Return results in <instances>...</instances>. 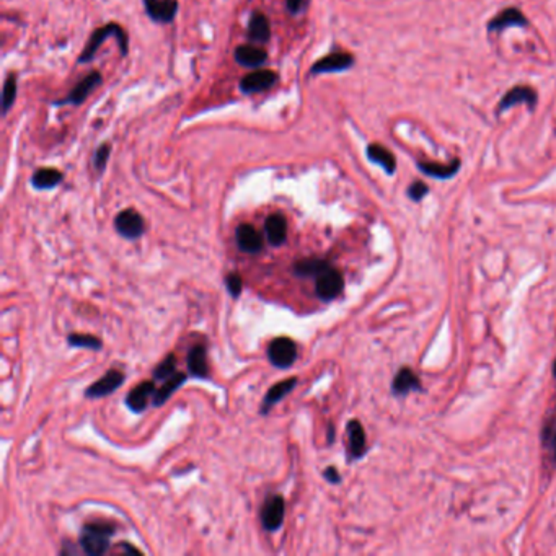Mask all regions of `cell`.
I'll use <instances>...</instances> for the list:
<instances>
[{"label":"cell","mask_w":556,"mask_h":556,"mask_svg":"<svg viewBox=\"0 0 556 556\" xmlns=\"http://www.w3.org/2000/svg\"><path fill=\"white\" fill-rule=\"evenodd\" d=\"M344 279L343 275L333 268H328L327 271H323L322 275L316 277L315 282V292L318 295V299L325 302H330L343 292Z\"/></svg>","instance_id":"5"},{"label":"cell","mask_w":556,"mask_h":556,"mask_svg":"<svg viewBox=\"0 0 556 556\" xmlns=\"http://www.w3.org/2000/svg\"><path fill=\"white\" fill-rule=\"evenodd\" d=\"M144 7L150 20L157 23H171L178 12L176 0H144Z\"/></svg>","instance_id":"12"},{"label":"cell","mask_w":556,"mask_h":556,"mask_svg":"<svg viewBox=\"0 0 556 556\" xmlns=\"http://www.w3.org/2000/svg\"><path fill=\"white\" fill-rule=\"evenodd\" d=\"M536 102H539V97H536V92L534 88L525 87V85H517V87L511 88L509 92L502 97L500 105H497V109H500V113L507 111V109L516 107V105L519 103H524L527 105V108L535 109Z\"/></svg>","instance_id":"10"},{"label":"cell","mask_w":556,"mask_h":556,"mask_svg":"<svg viewBox=\"0 0 556 556\" xmlns=\"http://www.w3.org/2000/svg\"><path fill=\"white\" fill-rule=\"evenodd\" d=\"M367 158L373 164H377L378 167H382L383 170L387 171L388 175H393L396 170V160H395V155L385 148L380 144H371V146L367 147Z\"/></svg>","instance_id":"22"},{"label":"cell","mask_w":556,"mask_h":556,"mask_svg":"<svg viewBox=\"0 0 556 556\" xmlns=\"http://www.w3.org/2000/svg\"><path fill=\"white\" fill-rule=\"evenodd\" d=\"M206 348L194 346L188 354V371L198 378L208 377V361H206Z\"/></svg>","instance_id":"26"},{"label":"cell","mask_w":556,"mask_h":556,"mask_svg":"<svg viewBox=\"0 0 556 556\" xmlns=\"http://www.w3.org/2000/svg\"><path fill=\"white\" fill-rule=\"evenodd\" d=\"M348 445H349V458L357 460L366 454V433L359 421H349L348 423Z\"/></svg>","instance_id":"19"},{"label":"cell","mask_w":556,"mask_h":556,"mask_svg":"<svg viewBox=\"0 0 556 556\" xmlns=\"http://www.w3.org/2000/svg\"><path fill=\"white\" fill-rule=\"evenodd\" d=\"M225 286L232 297H238L242 292V277L238 272H230V275L225 277Z\"/></svg>","instance_id":"33"},{"label":"cell","mask_w":556,"mask_h":556,"mask_svg":"<svg viewBox=\"0 0 556 556\" xmlns=\"http://www.w3.org/2000/svg\"><path fill=\"white\" fill-rule=\"evenodd\" d=\"M17 100V75L10 74L3 82V90H2V108L3 114H7L10 111V108L13 107Z\"/></svg>","instance_id":"29"},{"label":"cell","mask_w":556,"mask_h":556,"mask_svg":"<svg viewBox=\"0 0 556 556\" xmlns=\"http://www.w3.org/2000/svg\"><path fill=\"white\" fill-rule=\"evenodd\" d=\"M265 232L272 247H281L287 238V222L281 214H272L266 219Z\"/></svg>","instance_id":"21"},{"label":"cell","mask_w":556,"mask_h":556,"mask_svg":"<svg viewBox=\"0 0 556 556\" xmlns=\"http://www.w3.org/2000/svg\"><path fill=\"white\" fill-rule=\"evenodd\" d=\"M330 266L328 261L322 260V258H307V260H300L294 265V272L300 277H318L323 271H327Z\"/></svg>","instance_id":"24"},{"label":"cell","mask_w":556,"mask_h":556,"mask_svg":"<svg viewBox=\"0 0 556 556\" xmlns=\"http://www.w3.org/2000/svg\"><path fill=\"white\" fill-rule=\"evenodd\" d=\"M309 3V0H286V8L289 10L291 15H297L300 13Z\"/></svg>","instance_id":"35"},{"label":"cell","mask_w":556,"mask_h":556,"mask_svg":"<svg viewBox=\"0 0 556 556\" xmlns=\"http://www.w3.org/2000/svg\"><path fill=\"white\" fill-rule=\"evenodd\" d=\"M541 442H543V447L546 450H550V454L553 455V460L556 462V423H548L543 426Z\"/></svg>","instance_id":"31"},{"label":"cell","mask_w":556,"mask_h":556,"mask_svg":"<svg viewBox=\"0 0 556 556\" xmlns=\"http://www.w3.org/2000/svg\"><path fill=\"white\" fill-rule=\"evenodd\" d=\"M279 75L276 74L275 70L270 69H261L255 70L247 74L245 77H242L240 80V90L245 95H253V93H260L265 92V90H270L271 87H275Z\"/></svg>","instance_id":"6"},{"label":"cell","mask_w":556,"mask_h":556,"mask_svg":"<svg viewBox=\"0 0 556 556\" xmlns=\"http://www.w3.org/2000/svg\"><path fill=\"white\" fill-rule=\"evenodd\" d=\"M248 41L252 45H266L271 38V25L270 20H268L265 13L261 12H253L250 17V22H248V30H247Z\"/></svg>","instance_id":"14"},{"label":"cell","mask_w":556,"mask_h":556,"mask_svg":"<svg viewBox=\"0 0 556 556\" xmlns=\"http://www.w3.org/2000/svg\"><path fill=\"white\" fill-rule=\"evenodd\" d=\"M102 80L103 79L100 72H92V74L84 77V79L72 88V92L67 95L64 100H59V102H56L54 105L56 107H62V105H75V107H80V105L88 98V95L102 84Z\"/></svg>","instance_id":"7"},{"label":"cell","mask_w":556,"mask_h":556,"mask_svg":"<svg viewBox=\"0 0 556 556\" xmlns=\"http://www.w3.org/2000/svg\"><path fill=\"white\" fill-rule=\"evenodd\" d=\"M64 180V175L56 169H40L31 176V185L36 190H52L56 188L61 181Z\"/></svg>","instance_id":"25"},{"label":"cell","mask_w":556,"mask_h":556,"mask_svg":"<svg viewBox=\"0 0 556 556\" xmlns=\"http://www.w3.org/2000/svg\"><path fill=\"white\" fill-rule=\"evenodd\" d=\"M297 383V378H287V380H282L279 383H276V385H272L270 390H268L265 400H263V406H261V413L263 415H268L270 413V410L272 406L279 403V401L284 399L287 393H291L294 390Z\"/></svg>","instance_id":"20"},{"label":"cell","mask_w":556,"mask_h":556,"mask_svg":"<svg viewBox=\"0 0 556 556\" xmlns=\"http://www.w3.org/2000/svg\"><path fill=\"white\" fill-rule=\"evenodd\" d=\"M428 193H429L428 185H424L423 181H415V183L411 185L410 188H408V196H410V199L416 201V203H419V201L423 199L424 196L428 194Z\"/></svg>","instance_id":"34"},{"label":"cell","mask_w":556,"mask_h":556,"mask_svg":"<svg viewBox=\"0 0 556 556\" xmlns=\"http://www.w3.org/2000/svg\"><path fill=\"white\" fill-rule=\"evenodd\" d=\"M114 229L128 240H137L139 237H142L146 225H144L142 215L137 210L124 209L114 217Z\"/></svg>","instance_id":"3"},{"label":"cell","mask_w":556,"mask_h":556,"mask_svg":"<svg viewBox=\"0 0 556 556\" xmlns=\"http://www.w3.org/2000/svg\"><path fill=\"white\" fill-rule=\"evenodd\" d=\"M235 61L247 69H256L268 61V52L258 45H243L238 46L233 52Z\"/></svg>","instance_id":"15"},{"label":"cell","mask_w":556,"mask_h":556,"mask_svg":"<svg viewBox=\"0 0 556 556\" xmlns=\"http://www.w3.org/2000/svg\"><path fill=\"white\" fill-rule=\"evenodd\" d=\"M235 238H237V247L242 252L250 253H260L263 250V238L258 230L250 224H240L235 232Z\"/></svg>","instance_id":"13"},{"label":"cell","mask_w":556,"mask_h":556,"mask_svg":"<svg viewBox=\"0 0 556 556\" xmlns=\"http://www.w3.org/2000/svg\"><path fill=\"white\" fill-rule=\"evenodd\" d=\"M67 343L72 348H85V349H93V351H100L103 346L102 339L93 337V334H79V333H72L67 338Z\"/></svg>","instance_id":"28"},{"label":"cell","mask_w":556,"mask_h":556,"mask_svg":"<svg viewBox=\"0 0 556 556\" xmlns=\"http://www.w3.org/2000/svg\"><path fill=\"white\" fill-rule=\"evenodd\" d=\"M284 512H286V506L282 496H271L261 509L263 527L270 532L279 529L282 522H284Z\"/></svg>","instance_id":"11"},{"label":"cell","mask_w":556,"mask_h":556,"mask_svg":"<svg viewBox=\"0 0 556 556\" xmlns=\"http://www.w3.org/2000/svg\"><path fill=\"white\" fill-rule=\"evenodd\" d=\"M323 477H325V480L330 481V483H333V485H338V483L341 481V477H339L338 470L334 468V467H328L327 470H325Z\"/></svg>","instance_id":"36"},{"label":"cell","mask_w":556,"mask_h":556,"mask_svg":"<svg viewBox=\"0 0 556 556\" xmlns=\"http://www.w3.org/2000/svg\"><path fill=\"white\" fill-rule=\"evenodd\" d=\"M553 376L556 377V361H555V364H553Z\"/></svg>","instance_id":"37"},{"label":"cell","mask_w":556,"mask_h":556,"mask_svg":"<svg viewBox=\"0 0 556 556\" xmlns=\"http://www.w3.org/2000/svg\"><path fill=\"white\" fill-rule=\"evenodd\" d=\"M421 382L416 373L408 367L400 369L392 382V392L396 396H405L411 392H421Z\"/></svg>","instance_id":"16"},{"label":"cell","mask_w":556,"mask_h":556,"mask_svg":"<svg viewBox=\"0 0 556 556\" xmlns=\"http://www.w3.org/2000/svg\"><path fill=\"white\" fill-rule=\"evenodd\" d=\"M114 534V527L107 522H93L84 527L80 535V546L90 556L105 555L109 550V539Z\"/></svg>","instance_id":"1"},{"label":"cell","mask_w":556,"mask_h":556,"mask_svg":"<svg viewBox=\"0 0 556 556\" xmlns=\"http://www.w3.org/2000/svg\"><path fill=\"white\" fill-rule=\"evenodd\" d=\"M529 25V20L524 17L519 8H506L501 13L493 18V20L488 23V31H502L509 26H527Z\"/></svg>","instance_id":"18"},{"label":"cell","mask_w":556,"mask_h":556,"mask_svg":"<svg viewBox=\"0 0 556 556\" xmlns=\"http://www.w3.org/2000/svg\"><path fill=\"white\" fill-rule=\"evenodd\" d=\"M354 65V57L349 52H332L322 57L311 65V74H332V72H343L351 69Z\"/></svg>","instance_id":"8"},{"label":"cell","mask_w":556,"mask_h":556,"mask_svg":"<svg viewBox=\"0 0 556 556\" xmlns=\"http://www.w3.org/2000/svg\"><path fill=\"white\" fill-rule=\"evenodd\" d=\"M176 373V357L173 354L167 356L164 361H162L153 371V378L155 380H169L171 376Z\"/></svg>","instance_id":"30"},{"label":"cell","mask_w":556,"mask_h":556,"mask_svg":"<svg viewBox=\"0 0 556 556\" xmlns=\"http://www.w3.org/2000/svg\"><path fill=\"white\" fill-rule=\"evenodd\" d=\"M155 395V383L153 382H142L128 393L126 405L134 413H142L147 408L150 396Z\"/></svg>","instance_id":"17"},{"label":"cell","mask_w":556,"mask_h":556,"mask_svg":"<svg viewBox=\"0 0 556 556\" xmlns=\"http://www.w3.org/2000/svg\"><path fill=\"white\" fill-rule=\"evenodd\" d=\"M124 383V373L119 371H108L105 376L92 383L87 390H85V396L87 399H103V396L111 395L113 392H116L119 387Z\"/></svg>","instance_id":"9"},{"label":"cell","mask_w":556,"mask_h":556,"mask_svg":"<svg viewBox=\"0 0 556 556\" xmlns=\"http://www.w3.org/2000/svg\"><path fill=\"white\" fill-rule=\"evenodd\" d=\"M418 169L423 171L424 175L433 176V178L449 180L458 171L460 160H454L452 164H449V165L433 164V162H418Z\"/></svg>","instance_id":"23"},{"label":"cell","mask_w":556,"mask_h":556,"mask_svg":"<svg viewBox=\"0 0 556 556\" xmlns=\"http://www.w3.org/2000/svg\"><path fill=\"white\" fill-rule=\"evenodd\" d=\"M268 357H270L272 366L277 369L291 367L297 359L295 343L284 337L276 338L275 341H271L270 348H268Z\"/></svg>","instance_id":"4"},{"label":"cell","mask_w":556,"mask_h":556,"mask_svg":"<svg viewBox=\"0 0 556 556\" xmlns=\"http://www.w3.org/2000/svg\"><path fill=\"white\" fill-rule=\"evenodd\" d=\"M186 382V376L185 373H178L176 372L175 376H171L169 380L165 382L164 387H160L158 390L155 392V395H153V405L155 406H162L165 403L167 400H170V396L173 395V393L178 390V388L183 385Z\"/></svg>","instance_id":"27"},{"label":"cell","mask_w":556,"mask_h":556,"mask_svg":"<svg viewBox=\"0 0 556 556\" xmlns=\"http://www.w3.org/2000/svg\"><path fill=\"white\" fill-rule=\"evenodd\" d=\"M109 36H114L118 40V45H119V49H121V54L126 56L128 54V49H129V43H128V36L124 30L116 23H108V25L105 26H100L97 31H93V35L90 36V40L87 43V46H85V49L82 51V54L79 57V62L80 64H85V62H90L97 54V51L100 49V46L103 45L105 40Z\"/></svg>","instance_id":"2"},{"label":"cell","mask_w":556,"mask_h":556,"mask_svg":"<svg viewBox=\"0 0 556 556\" xmlns=\"http://www.w3.org/2000/svg\"><path fill=\"white\" fill-rule=\"evenodd\" d=\"M109 155H111V146H109V144H107V142L102 144V146L97 148V152H95L93 167L97 169V171H100V173H103L105 169H107Z\"/></svg>","instance_id":"32"}]
</instances>
